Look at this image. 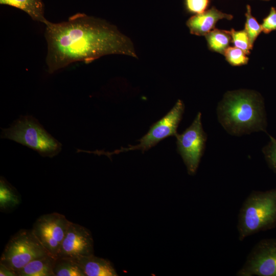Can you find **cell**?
I'll list each match as a JSON object with an SVG mask.
<instances>
[{
	"instance_id": "obj_12",
	"label": "cell",
	"mask_w": 276,
	"mask_h": 276,
	"mask_svg": "<svg viewBox=\"0 0 276 276\" xmlns=\"http://www.w3.org/2000/svg\"><path fill=\"white\" fill-rule=\"evenodd\" d=\"M85 276H117L118 274L111 262L94 254L74 258Z\"/></svg>"
},
{
	"instance_id": "obj_23",
	"label": "cell",
	"mask_w": 276,
	"mask_h": 276,
	"mask_svg": "<svg viewBox=\"0 0 276 276\" xmlns=\"http://www.w3.org/2000/svg\"><path fill=\"white\" fill-rule=\"evenodd\" d=\"M261 26L262 31L266 34L276 30V9L274 7L271 8L268 15L263 19Z\"/></svg>"
},
{
	"instance_id": "obj_11",
	"label": "cell",
	"mask_w": 276,
	"mask_h": 276,
	"mask_svg": "<svg viewBox=\"0 0 276 276\" xmlns=\"http://www.w3.org/2000/svg\"><path fill=\"white\" fill-rule=\"evenodd\" d=\"M233 16L222 12L215 7L191 16L187 21L190 33L197 36H205L215 28L217 21L222 19L231 20Z\"/></svg>"
},
{
	"instance_id": "obj_14",
	"label": "cell",
	"mask_w": 276,
	"mask_h": 276,
	"mask_svg": "<svg viewBox=\"0 0 276 276\" xmlns=\"http://www.w3.org/2000/svg\"><path fill=\"white\" fill-rule=\"evenodd\" d=\"M1 5L17 8L31 18L44 25L48 21L44 16V6L42 0H0Z\"/></svg>"
},
{
	"instance_id": "obj_3",
	"label": "cell",
	"mask_w": 276,
	"mask_h": 276,
	"mask_svg": "<svg viewBox=\"0 0 276 276\" xmlns=\"http://www.w3.org/2000/svg\"><path fill=\"white\" fill-rule=\"evenodd\" d=\"M276 226V188L253 191L246 198L238 215L239 239Z\"/></svg>"
},
{
	"instance_id": "obj_9",
	"label": "cell",
	"mask_w": 276,
	"mask_h": 276,
	"mask_svg": "<svg viewBox=\"0 0 276 276\" xmlns=\"http://www.w3.org/2000/svg\"><path fill=\"white\" fill-rule=\"evenodd\" d=\"M239 276H276V239L259 241L248 255Z\"/></svg>"
},
{
	"instance_id": "obj_13",
	"label": "cell",
	"mask_w": 276,
	"mask_h": 276,
	"mask_svg": "<svg viewBox=\"0 0 276 276\" xmlns=\"http://www.w3.org/2000/svg\"><path fill=\"white\" fill-rule=\"evenodd\" d=\"M55 257L50 254L37 258L17 272V276H55Z\"/></svg>"
},
{
	"instance_id": "obj_2",
	"label": "cell",
	"mask_w": 276,
	"mask_h": 276,
	"mask_svg": "<svg viewBox=\"0 0 276 276\" xmlns=\"http://www.w3.org/2000/svg\"><path fill=\"white\" fill-rule=\"evenodd\" d=\"M218 121L230 134L241 136L266 132L267 119L263 98L258 92L239 89L225 94L217 108Z\"/></svg>"
},
{
	"instance_id": "obj_24",
	"label": "cell",
	"mask_w": 276,
	"mask_h": 276,
	"mask_svg": "<svg viewBox=\"0 0 276 276\" xmlns=\"http://www.w3.org/2000/svg\"><path fill=\"white\" fill-rule=\"evenodd\" d=\"M0 275L17 276L14 271L2 263H0Z\"/></svg>"
},
{
	"instance_id": "obj_25",
	"label": "cell",
	"mask_w": 276,
	"mask_h": 276,
	"mask_svg": "<svg viewBox=\"0 0 276 276\" xmlns=\"http://www.w3.org/2000/svg\"><path fill=\"white\" fill-rule=\"evenodd\" d=\"M264 1H269V0H264Z\"/></svg>"
},
{
	"instance_id": "obj_18",
	"label": "cell",
	"mask_w": 276,
	"mask_h": 276,
	"mask_svg": "<svg viewBox=\"0 0 276 276\" xmlns=\"http://www.w3.org/2000/svg\"><path fill=\"white\" fill-rule=\"evenodd\" d=\"M246 9L244 30L247 34L251 44L253 46L255 40L262 31V28L261 25L259 24L256 19L251 15L250 6L248 5H247Z\"/></svg>"
},
{
	"instance_id": "obj_10",
	"label": "cell",
	"mask_w": 276,
	"mask_h": 276,
	"mask_svg": "<svg viewBox=\"0 0 276 276\" xmlns=\"http://www.w3.org/2000/svg\"><path fill=\"white\" fill-rule=\"evenodd\" d=\"M94 254V240L89 230L71 222L58 257L77 258Z\"/></svg>"
},
{
	"instance_id": "obj_6",
	"label": "cell",
	"mask_w": 276,
	"mask_h": 276,
	"mask_svg": "<svg viewBox=\"0 0 276 276\" xmlns=\"http://www.w3.org/2000/svg\"><path fill=\"white\" fill-rule=\"evenodd\" d=\"M185 111V105L180 100H178L171 109L162 118L153 123L148 132L138 141L135 146H129L127 148H121L113 152L97 151V154H104L109 156L113 154L131 150H140L143 152L155 146L161 141L170 136L178 134L177 129Z\"/></svg>"
},
{
	"instance_id": "obj_21",
	"label": "cell",
	"mask_w": 276,
	"mask_h": 276,
	"mask_svg": "<svg viewBox=\"0 0 276 276\" xmlns=\"http://www.w3.org/2000/svg\"><path fill=\"white\" fill-rule=\"evenodd\" d=\"M270 141L262 149L269 167L276 174V139L269 135Z\"/></svg>"
},
{
	"instance_id": "obj_7",
	"label": "cell",
	"mask_w": 276,
	"mask_h": 276,
	"mask_svg": "<svg viewBox=\"0 0 276 276\" xmlns=\"http://www.w3.org/2000/svg\"><path fill=\"white\" fill-rule=\"evenodd\" d=\"M176 137L177 150L186 166L188 173L194 175L203 155L207 135L203 130L201 113L199 112L191 125Z\"/></svg>"
},
{
	"instance_id": "obj_4",
	"label": "cell",
	"mask_w": 276,
	"mask_h": 276,
	"mask_svg": "<svg viewBox=\"0 0 276 276\" xmlns=\"http://www.w3.org/2000/svg\"><path fill=\"white\" fill-rule=\"evenodd\" d=\"M1 137L31 148L43 157H53L62 148L61 144L31 116H21L10 127L3 129Z\"/></svg>"
},
{
	"instance_id": "obj_20",
	"label": "cell",
	"mask_w": 276,
	"mask_h": 276,
	"mask_svg": "<svg viewBox=\"0 0 276 276\" xmlns=\"http://www.w3.org/2000/svg\"><path fill=\"white\" fill-rule=\"evenodd\" d=\"M223 55L228 62L234 66L245 64L249 59L242 50L236 47H228Z\"/></svg>"
},
{
	"instance_id": "obj_15",
	"label": "cell",
	"mask_w": 276,
	"mask_h": 276,
	"mask_svg": "<svg viewBox=\"0 0 276 276\" xmlns=\"http://www.w3.org/2000/svg\"><path fill=\"white\" fill-rule=\"evenodd\" d=\"M209 48L223 54L232 41L229 31L214 29L205 35Z\"/></svg>"
},
{
	"instance_id": "obj_1",
	"label": "cell",
	"mask_w": 276,
	"mask_h": 276,
	"mask_svg": "<svg viewBox=\"0 0 276 276\" xmlns=\"http://www.w3.org/2000/svg\"><path fill=\"white\" fill-rule=\"evenodd\" d=\"M45 26L50 74L75 62L89 63L108 55L137 58L131 40L105 20L78 13L66 21H48Z\"/></svg>"
},
{
	"instance_id": "obj_19",
	"label": "cell",
	"mask_w": 276,
	"mask_h": 276,
	"mask_svg": "<svg viewBox=\"0 0 276 276\" xmlns=\"http://www.w3.org/2000/svg\"><path fill=\"white\" fill-rule=\"evenodd\" d=\"M232 42L235 47L242 50L246 55L250 53V51L252 49L249 37L247 33L244 30L236 31L232 29L229 31Z\"/></svg>"
},
{
	"instance_id": "obj_8",
	"label": "cell",
	"mask_w": 276,
	"mask_h": 276,
	"mask_svg": "<svg viewBox=\"0 0 276 276\" xmlns=\"http://www.w3.org/2000/svg\"><path fill=\"white\" fill-rule=\"evenodd\" d=\"M70 223L62 214H47L37 219L32 231L48 252L57 258Z\"/></svg>"
},
{
	"instance_id": "obj_17",
	"label": "cell",
	"mask_w": 276,
	"mask_h": 276,
	"mask_svg": "<svg viewBox=\"0 0 276 276\" xmlns=\"http://www.w3.org/2000/svg\"><path fill=\"white\" fill-rule=\"evenodd\" d=\"M20 202V196L15 189L3 177L0 180V208L2 211L10 210Z\"/></svg>"
},
{
	"instance_id": "obj_5",
	"label": "cell",
	"mask_w": 276,
	"mask_h": 276,
	"mask_svg": "<svg viewBox=\"0 0 276 276\" xmlns=\"http://www.w3.org/2000/svg\"><path fill=\"white\" fill-rule=\"evenodd\" d=\"M47 254H50L32 229H22L15 234L6 244L1 257L0 263L16 273L33 260Z\"/></svg>"
},
{
	"instance_id": "obj_22",
	"label": "cell",
	"mask_w": 276,
	"mask_h": 276,
	"mask_svg": "<svg viewBox=\"0 0 276 276\" xmlns=\"http://www.w3.org/2000/svg\"><path fill=\"white\" fill-rule=\"evenodd\" d=\"M209 4V0H185L187 10L197 14L204 12Z\"/></svg>"
},
{
	"instance_id": "obj_16",
	"label": "cell",
	"mask_w": 276,
	"mask_h": 276,
	"mask_svg": "<svg viewBox=\"0 0 276 276\" xmlns=\"http://www.w3.org/2000/svg\"><path fill=\"white\" fill-rule=\"evenodd\" d=\"M54 272L55 276H85L75 259L66 257L56 258Z\"/></svg>"
}]
</instances>
